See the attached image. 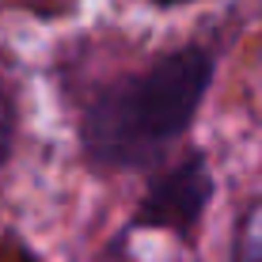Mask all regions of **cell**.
<instances>
[{"mask_svg": "<svg viewBox=\"0 0 262 262\" xmlns=\"http://www.w3.org/2000/svg\"><path fill=\"white\" fill-rule=\"evenodd\" d=\"M160 4H186V0H160Z\"/></svg>", "mask_w": 262, "mask_h": 262, "instance_id": "obj_5", "label": "cell"}, {"mask_svg": "<svg viewBox=\"0 0 262 262\" xmlns=\"http://www.w3.org/2000/svg\"><path fill=\"white\" fill-rule=\"evenodd\" d=\"M209 167L202 156L183 160L175 171H167L164 179L152 183L148 198H144L137 224H152V228H171L179 236H190L198 216H202L205 202H209Z\"/></svg>", "mask_w": 262, "mask_h": 262, "instance_id": "obj_2", "label": "cell"}, {"mask_svg": "<svg viewBox=\"0 0 262 262\" xmlns=\"http://www.w3.org/2000/svg\"><path fill=\"white\" fill-rule=\"evenodd\" d=\"M8 148H12V95L0 84V164H4Z\"/></svg>", "mask_w": 262, "mask_h": 262, "instance_id": "obj_4", "label": "cell"}, {"mask_svg": "<svg viewBox=\"0 0 262 262\" xmlns=\"http://www.w3.org/2000/svg\"><path fill=\"white\" fill-rule=\"evenodd\" d=\"M209 53L198 46L156 61L141 76H125L84 114V148L103 167H137L164 152L194 122L209 88Z\"/></svg>", "mask_w": 262, "mask_h": 262, "instance_id": "obj_1", "label": "cell"}, {"mask_svg": "<svg viewBox=\"0 0 262 262\" xmlns=\"http://www.w3.org/2000/svg\"><path fill=\"white\" fill-rule=\"evenodd\" d=\"M232 262H262V202H255L239 221Z\"/></svg>", "mask_w": 262, "mask_h": 262, "instance_id": "obj_3", "label": "cell"}]
</instances>
